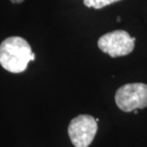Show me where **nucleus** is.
Returning a JSON list of instances; mask_svg holds the SVG:
<instances>
[{
	"label": "nucleus",
	"mask_w": 147,
	"mask_h": 147,
	"mask_svg": "<svg viewBox=\"0 0 147 147\" xmlns=\"http://www.w3.org/2000/svg\"><path fill=\"white\" fill-rule=\"evenodd\" d=\"M11 2L13 3H16V4H17V3H21V2H23L24 0H11Z\"/></svg>",
	"instance_id": "6"
},
{
	"label": "nucleus",
	"mask_w": 147,
	"mask_h": 147,
	"mask_svg": "<svg viewBox=\"0 0 147 147\" xmlns=\"http://www.w3.org/2000/svg\"><path fill=\"white\" fill-rule=\"evenodd\" d=\"M120 0H84V5L88 8L101 9Z\"/></svg>",
	"instance_id": "5"
},
{
	"label": "nucleus",
	"mask_w": 147,
	"mask_h": 147,
	"mask_svg": "<svg viewBox=\"0 0 147 147\" xmlns=\"http://www.w3.org/2000/svg\"><path fill=\"white\" fill-rule=\"evenodd\" d=\"M32 54L30 44L24 38L8 37L0 44V64L8 72L22 73L32 61Z\"/></svg>",
	"instance_id": "1"
},
{
	"label": "nucleus",
	"mask_w": 147,
	"mask_h": 147,
	"mask_svg": "<svg viewBox=\"0 0 147 147\" xmlns=\"http://www.w3.org/2000/svg\"><path fill=\"white\" fill-rule=\"evenodd\" d=\"M98 131V122L89 115H79L71 120L68 134L76 147H88Z\"/></svg>",
	"instance_id": "4"
},
{
	"label": "nucleus",
	"mask_w": 147,
	"mask_h": 147,
	"mask_svg": "<svg viewBox=\"0 0 147 147\" xmlns=\"http://www.w3.org/2000/svg\"><path fill=\"white\" fill-rule=\"evenodd\" d=\"M117 107L124 112H132L147 106V84L128 83L119 88L115 96Z\"/></svg>",
	"instance_id": "2"
},
{
	"label": "nucleus",
	"mask_w": 147,
	"mask_h": 147,
	"mask_svg": "<svg viewBox=\"0 0 147 147\" xmlns=\"http://www.w3.org/2000/svg\"><path fill=\"white\" fill-rule=\"evenodd\" d=\"M135 40L127 32L122 30L113 31L99 37L98 48L112 57H124L134 50Z\"/></svg>",
	"instance_id": "3"
}]
</instances>
